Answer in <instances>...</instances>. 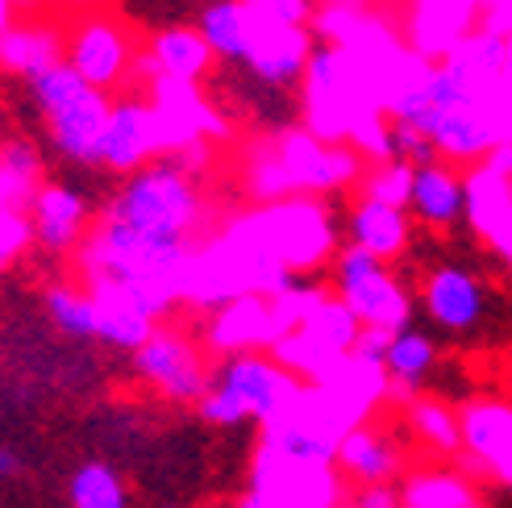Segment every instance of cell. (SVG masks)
<instances>
[{
    "instance_id": "d4e9b609",
    "label": "cell",
    "mask_w": 512,
    "mask_h": 508,
    "mask_svg": "<svg viewBox=\"0 0 512 508\" xmlns=\"http://www.w3.org/2000/svg\"><path fill=\"white\" fill-rule=\"evenodd\" d=\"M396 496L400 508H471L475 500H483L475 479L463 467H446V459L433 467L404 471Z\"/></svg>"
},
{
    "instance_id": "603a6c76",
    "label": "cell",
    "mask_w": 512,
    "mask_h": 508,
    "mask_svg": "<svg viewBox=\"0 0 512 508\" xmlns=\"http://www.w3.org/2000/svg\"><path fill=\"white\" fill-rule=\"evenodd\" d=\"M196 25L209 38L217 63H246L254 30H259V13H254V0H204Z\"/></svg>"
},
{
    "instance_id": "f546056e",
    "label": "cell",
    "mask_w": 512,
    "mask_h": 508,
    "mask_svg": "<svg viewBox=\"0 0 512 508\" xmlns=\"http://www.w3.org/2000/svg\"><path fill=\"white\" fill-rule=\"evenodd\" d=\"M88 92H92V84L67 59L50 63V67H42V71H34V75H25L21 80V96H25V105L34 109L38 121H46L50 113L75 105V100L88 96Z\"/></svg>"
},
{
    "instance_id": "30bf717a",
    "label": "cell",
    "mask_w": 512,
    "mask_h": 508,
    "mask_svg": "<svg viewBox=\"0 0 512 508\" xmlns=\"http://www.w3.org/2000/svg\"><path fill=\"white\" fill-rule=\"evenodd\" d=\"M159 155H163V125L155 113V100L134 84L113 92L109 125H105V138H100V171L121 180V175L146 167Z\"/></svg>"
},
{
    "instance_id": "7c38bea8",
    "label": "cell",
    "mask_w": 512,
    "mask_h": 508,
    "mask_svg": "<svg viewBox=\"0 0 512 508\" xmlns=\"http://www.w3.org/2000/svg\"><path fill=\"white\" fill-rule=\"evenodd\" d=\"M67 63L100 92L130 88V71L138 67L134 38L113 17H84L67 30Z\"/></svg>"
},
{
    "instance_id": "6da1fadb",
    "label": "cell",
    "mask_w": 512,
    "mask_h": 508,
    "mask_svg": "<svg viewBox=\"0 0 512 508\" xmlns=\"http://www.w3.org/2000/svg\"><path fill=\"white\" fill-rule=\"evenodd\" d=\"M192 254L196 250L184 238L142 234L134 225L96 217L92 234L75 259H80L84 284H117L163 321L175 309V300L188 296Z\"/></svg>"
},
{
    "instance_id": "d590c367",
    "label": "cell",
    "mask_w": 512,
    "mask_h": 508,
    "mask_svg": "<svg viewBox=\"0 0 512 508\" xmlns=\"http://www.w3.org/2000/svg\"><path fill=\"white\" fill-rule=\"evenodd\" d=\"M479 30L512 38V0H483L479 5Z\"/></svg>"
},
{
    "instance_id": "ac0fdd59",
    "label": "cell",
    "mask_w": 512,
    "mask_h": 508,
    "mask_svg": "<svg viewBox=\"0 0 512 508\" xmlns=\"http://www.w3.org/2000/svg\"><path fill=\"white\" fill-rule=\"evenodd\" d=\"M458 417H463V454L454 463L471 479H488V463L512 450V400L475 396L458 409Z\"/></svg>"
},
{
    "instance_id": "484cf974",
    "label": "cell",
    "mask_w": 512,
    "mask_h": 508,
    "mask_svg": "<svg viewBox=\"0 0 512 508\" xmlns=\"http://www.w3.org/2000/svg\"><path fill=\"white\" fill-rule=\"evenodd\" d=\"M438 367V342H433L421 325H404L392 334L388 354H383V371H388V396H396L400 404L413 400L425 379Z\"/></svg>"
},
{
    "instance_id": "60d3db41",
    "label": "cell",
    "mask_w": 512,
    "mask_h": 508,
    "mask_svg": "<svg viewBox=\"0 0 512 508\" xmlns=\"http://www.w3.org/2000/svg\"><path fill=\"white\" fill-rule=\"evenodd\" d=\"M471 508H488V504H483V500H475V504H471Z\"/></svg>"
},
{
    "instance_id": "d6a6232c",
    "label": "cell",
    "mask_w": 512,
    "mask_h": 508,
    "mask_svg": "<svg viewBox=\"0 0 512 508\" xmlns=\"http://www.w3.org/2000/svg\"><path fill=\"white\" fill-rule=\"evenodd\" d=\"M67 504L71 508H130V492H125L121 475L109 463H80L67 479Z\"/></svg>"
},
{
    "instance_id": "74e56055",
    "label": "cell",
    "mask_w": 512,
    "mask_h": 508,
    "mask_svg": "<svg viewBox=\"0 0 512 508\" xmlns=\"http://www.w3.org/2000/svg\"><path fill=\"white\" fill-rule=\"evenodd\" d=\"M488 479H492L496 488H508V492H512V450L500 454L496 463H488Z\"/></svg>"
},
{
    "instance_id": "2e32d148",
    "label": "cell",
    "mask_w": 512,
    "mask_h": 508,
    "mask_svg": "<svg viewBox=\"0 0 512 508\" xmlns=\"http://www.w3.org/2000/svg\"><path fill=\"white\" fill-rule=\"evenodd\" d=\"M109 105H113V92L92 88L75 105L50 113L42 121L46 146L71 167H100V138H105V125H109Z\"/></svg>"
},
{
    "instance_id": "9a60e30c",
    "label": "cell",
    "mask_w": 512,
    "mask_h": 508,
    "mask_svg": "<svg viewBox=\"0 0 512 508\" xmlns=\"http://www.w3.org/2000/svg\"><path fill=\"white\" fill-rule=\"evenodd\" d=\"M259 13V9H254ZM317 42L309 38V30L296 21H275L259 13V30H254V46H250V59L242 63L254 80L267 84V88H292L296 80H304L309 71Z\"/></svg>"
},
{
    "instance_id": "ab89813d",
    "label": "cell",
    "mask_w": 512,
    "mask_h": 508,
    "mask_svg": "<svg viewBox=\"0 0 512 508\" xmlns=\"http://www.w3.org/2000/svg\"><path fill=\"white\" fill-rule=\"evenodd\" d=\"M508 96H512V38H508Z\"/></svg>"
},
{
    "instance_id": "cb8c5ba5",
    "label": "cell",
    "mask_w": 512,
    "mask_h": 508,
    "mask_svg": "<svg viewBox=\"0 0 512 508\" xmlns=\"http://www.w3.org/2000/svg\"><path fill=\"white\" fill-rule=\"evenodd\" d=\"M146 59L155 63V71L171 75V80H188V84H204V75L213 67V46L209 38L200 34V25H159L155 34H150V50Z\"/></svg>"
},
{
    "instance_id": "3957f363",
    "label": "cell",
    "mask_w": 512,
    "mask_h": 508,
    "mask_svg": "<svg viewBox=\"0 0 512 508\" xmlns=\"http://www.w3.org/2000/svg\"><path fill=\"white\" fill-rule=\"evenodd\" d=\"M304 392V379H296L271 350H250V354H225L213 363L209 392L196 404L200 421L209 425H246V421H275L288 413L296 396Z\"/></svg>"
},
{
    "instance_id": "9c48e42d",
    "label": "cell",
    "mask_w": 512,
    "mask_h": 508,
    "mask_svg": "<svg viewBox=\"0 0 512 508\" xmlns=\"http://www.w3.org/2000/svg\"><path fill=\"white\" fill-rule=\"evenodd\" d=\"M204 346H196L188 334H179L171 325H159L150 334L146 346H138L130 354V367L146 388H155L163 400L171 404H200L209 392V359H204Z\"/></svg>"
},
{
    "instance_id": "44dd1931",
    "label": "cell",
    "mask_w": 512,
    "mask_h": 508,
    "mask_svg": "<svg viewBox=\"0 0 512 508\" xmlns=\"http://www.w3.org/2000/svg\"><path fill=\"white\" fill-rule=\"evenodd\" d=\"M467 221L512 267V180L508 175H496L483 163L467 175Z\"/></svg>"
},
{
    "instance_id": "836d02e7",
    "label": "cell",
    "mask_w": 512,
    "mask_h": 508,
    "mask_svg": "<svg viewBox=\"0 0 512 508\" xmlns=\"http://www.w3.org/2000/svg\"><path fill=\"white\" fill-rule=\"evenodd\" d=\"M413 171L417 163L408 159H371L363 180H358V196H375V200H388V205H404L408 209V192H413Z\"/></svg>"
},
{
    "instance_id": "7a4b0ae2",
    "label": "cell",
    "mask_w": 512,
    "mask_h": 508,
    "mask_svg": "<svg viewBox=\"0 0 512 508\" xmlns=\"http://www.w3.org/2000/svg\"><path fill=\"white\" fill-rule=\"evenodd\" d=\"M100 217L134 225L142 234L192 242V234L204 221V196L196 188V175L184 167V159L159 155L146 167L121 175L117 188L105 200V209H100Z\"/></svg>"
},
{
    "instance_id": "277c9868",
    "label": "cell",
    "mask_w": 512,
    "mask_h": 508,
    "mask_svg": "<svg viewBox=\"0 0 512 508\" xmlns=\"http://www.w3.org/2000/svg\"><path fill=\"white\" fill-rule=\"evenodd\" d=\"M350 484L338 471V463H309L292 454L263 446L254 450L250 488L238 500V508H346Z\"/></svg>"
},
{
    "instance_id": "d6986e66",
    "label": "cell",
    "mask_w": 512,
    "mask_h": 508,
    "mask_svg": "<svg viewBox=\"0 0 512 508\" xmlns=\"http://www.w3.org/2000/svg\"><path fill=\"white\" fill-rule=\"evenodd\" d=\"M338 471L350 488H396L404 479V450L392 434L363 421L354 425L338 446Z\"/></svg>"
},
{
    "instance_id": "f1b7e54d",
    "label": "cell",
    "mask_w": 512,
    "mask_h": 508,
    "mask_svg": "<svg viewBox=\"0 0 512 508\" xmlns=\"http://www.w3.org/2000/svg\"><path fill=\"white\" fill-rule=\"evenodd\" d=\"M0 59H5L9 75L25 80V75L67 59V34H59L55 25H9L5 42H0Z\"/></svg>"
},
{
    "instance_id": "4dcf8cb0",
    "label": "cell",
    "mask_w": 512,
    "mask_h": 508,
    "mask_svg": "<svg viewBox=\"0 0 512 508\" xmlns=\"http://www.w3.org/2000/svg\"><path fill=\"white\" fill-rule=\"evenodd\" d=\"M46 321L71 342H96V296L88 284H46Z\"/></svg>"
},
{
    "instance_id": "5b68a950",
    "label": "cell",
    "mask_w": 512,
    "mask_h": 508,
    "mask_svg": "<svg viewBox=\"0 0 512 508\" xmlns=\"http://www.w3.org/2000/svg\"><path fill=\"white\" fill-rule=\"evenodd\" d=\"M329 284L334 292L350 304L367 329H396L413 325V292H408L396 271L388 267V259H379L371 250H358V246H342L329 263Z\"/></svg>"
},
{
    "instance_id": "8fae6325",
    "label": "cell",
    "mask_w": 512,
    "mask_h": 508,
    "mask_svg": "<svg viewBox=\"0 0 512 508\" xmlns=\"http://www.w3.org/2000/svg\"><path fill=\"white\" fill-rule=\"evenodd\" d=\"M417 296H421V313L433 321V329L454 338H471L488 321V309H492L488 284L467 263H438L421 279Z\"/></svg>"
},
{
    "instance_id": "4316f807",
    "label": "cell",
    "mask_w": 512,
    "mask_h": 508,
    "mask_svg": "<svg viewBox=\"0 0 512 508\" xmlns=\"http://www.w3.org/2000/svg\"><path fill=\"white\" fill-rule=\"evenodd\" d=\"M404 421L421 450L438 454L446 463H454L458 454H463V417H458V409H450L442 396L417 392L413 400H404Z\"/></svg>"
},
{
    "instance_id": "4fadbf2b",
    "label": "cell",
    "mask_w": 512,
    "mask_h": 508,
    "mask_svg": "<svg viewBox=\"0 0 512 508\" xmlns=\"http://www.w3.org/2000/svg\"><path fill=\"white\" fill-rule=\"evenodd\" d=\"M25 213L34 221L38 250L50 254V259H71V254H80V246L88 242L92 225H96L88 196L67 180H46Z\"/></svg>"
},
{
    "instance_id": "83f0119b",
    "label": "cell",
    "mask_w": 512,
    "mask_h": 508,
    "mask_svg": "<svg viewBox=\"0 0 512 508\" xmlns=\"http://www.w3.org/2000/svg\"><path fill=\"white\" fill-rule=\"evenodd\" d=\"M42 184H46V159L38 142L5 138V146H0V205L30 209Z\"/></svg>"
},
{
    "instance_id": "e0dca14e",
    "label": "cell",
    "mask_w": 512,
    "mask_h": 508,
    "mask_svg": "<svg viewBox=\"0 0 512 508\" xmlns=\"http://www.w3.org/2000/svg\"><path fill=\"white\" fill-rule=\"evenodd\" d=\"M408 213L425 230L450 234L467 217V175H458V163L450 159L417 163L413 192H408Z\"/></svg>"
},
{
    "instance_id": "f35d334b",
    "label": "cell",
    "mask_w": 512,
    "mask_h": 508,
    "mask_svg": "<svg viewBox=\"0 0 512 508\" xmlns=\"http://www.w3.org/2000/svg\"><path fill=\"white\" fill-rule=\"evenodd\" d=\"M17 467H21L17 450H13V446H5V450H0V475H5V479H13V475H17Z\"/></svg>"
},
{
    "instance_id": "8d00e7d4",
    "label": "cell",
    "mask_w": 512,
    "mask_h": 508,
    "mask_svg": "<svg viewBox=\"0 0 512 508\" xmlns=\"http://www.w3.org/2000/svg\"><path fill=\"white\" fill-rule=\"evenodd\" d=\"M346 508H400L396 488H354Z\"/></svg>"
},
{
    "instance_id": "1f68e13d",
    "label": "cell",
    "mask_w": 512,
    "mask_h": 508,
    "mask_svg": "<svg viewBox=\"0 0 512 508\" xmlns=\"http://www.w3.org/2000/svg\"><path fill=\"white\" fill-rule=\"evenodd\" d=\"M334 292V284L329 279H309V275H292V279H284L275 292H267L271 296V313H275V334L279 338H288L292 329H300L304 321H309L317 309H321V300ZM275 338V342H279Z\"/></svg>"
},
{
    "instance_id": "ffe728a7",
    "label": "cell",
    "mask_w": 512,
    "mask_h": 508,
    "mask_svg": "<svg viewBox=\"0 0 512 508\" xmlns=\"http://www.w3.org/2000/svg\"><path fill=\"white\" fill-rule=\"evenodd\" d=\"M346 242L358 250H371L379 259H400L408 250V238H413V213L404 205H388V200L375 196H358L346 209Z\"/></svg>"
},
{
    "instance_id": "5bb4252c",
    "label": "cell",
    "mask_w": 512,
    "mask_h": 508,
    "mask_svg": "<svg viewBox=\"0 0 512 508\" xmlns=\"http://www.w3.org/2000/svg\"><path fill=\"white\" fill-rule=\"evenodd\" d=\"M275 313H271V296L267 292H242L221 300L209 329H204V350L213 359L225 354H250V350H271L275 346Z\"/></svg>"
},
{
    "instance_id": "52a82bcc",
    "label": "cell",
    "mask_w": 512,
    "mask_h": 508,
    "mask_svg": "<svg viewBox=\"0 0 512 508\" xmlns=\"http://www.w3.org/2000/svg\"><path fill=\"white\" fill-rule=\"evenodd\" d=\"M284 180L292 196H325V192H342L358 188L367 171V155L354 142H329L313 130H284L271 142Z\"/></svg>"
},
{
    "instance_id": "8992f818",
    "label": "cell",
    "mask_w": 512,
    "mask_h": 508,
    "mask_svg": "<svg viewBox=\"0 0 512 508\" xmlns=\"http://www.w3.org/2000/svg\"><path fill=\"white\" fill-rule=\"evenodd\" d=\"M363 329L367 325L358 321V313L350 309V304L338 292H329L321 300V309L304 321L300 329H292L288 338H279L271 346V354L296 379H304V384H321V379H329L354 354L358 338H363Z\"/></svg>"
},
{
    "instance_id": "e575fe53",
    "label": "cell",
    "mask_w": 512,
    "mask_h": 508,
    "mask_svg": "<svg viewBox=\"0 0 512 508\" xmlns=\"http://www.w3.org/2000/svg\"><path fill=\"white\" fill-rule=\"evenodd\" d=\"M30 246H38L30 213H25V209H9V205H0V267L21 263L25 254H30Z\"/></svg>"
},
{
    "instance_id": "ba28073f",
    "label": "cell",
    "mask_w": 512,
    "mask_h": 508,
    "mask_svg": "<svg viewBox=\"0 0 512 508\" xmlns=\"http://www.w3.org/2000/svg\"><path fill=\"white\" fill-rule=\"evenodd\" d=\"M259 230L267 238V246L284 259V267L292 275H309L321 263H334L338 246V230H334V217L321 205L317 196H284V200H271V205L254 217Z\"/></svg>"
},
{
    "instance_id": "7402d4cb",
    "label": "cell",
    "mask_w": 512,
    "mask_h": 508,
    "mask_svg": "<svg viewBox=\"0 0 512 508\" xmlns=\"http://www.w3.org/2000/svg\"><path fill=\"white\" fill-rule=\"evenodd\" d=\"M88 288L96 296V342L100 346L121 350V354H134L163 325L138 296H130V292L117 288V284H88Z\"/></svg>"
}]
</instances>
